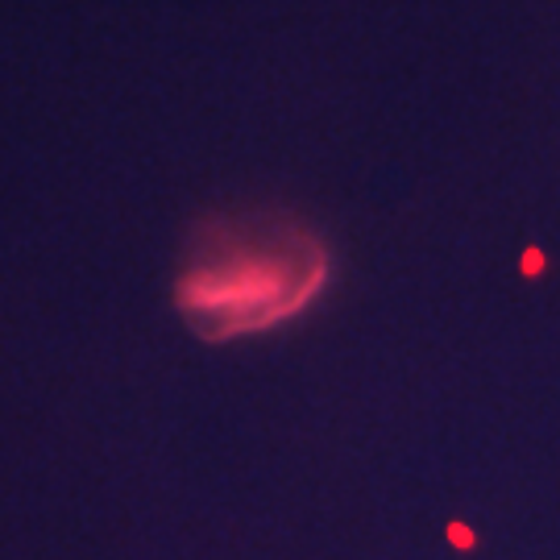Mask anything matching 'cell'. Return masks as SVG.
Wrapping results in <instances>:
<instances>
[{
    "label": "cell",
    "mask_w": 560,
    "mask_h": 560,
    "mask_svg": "<svg viewBox=\"0 0 560 560\" xmlns=\"http://www.w3.org/2000/svg\"><path fill=\"white\" fill-rule=\"evenodd\" d=\"M328 279L324 245L279 217L203 224L175 279V307L203 340H233L295 316Z\"/></svg>",
    "instance_id": "obj_1"
}]
</instances>
